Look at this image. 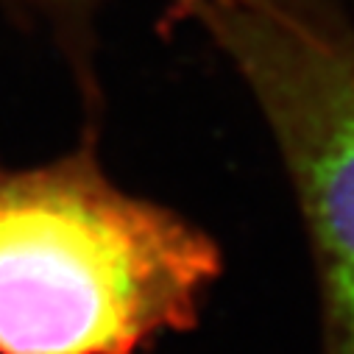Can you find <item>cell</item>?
Returning a JSON list of instances; mask_svg holds the SVG:
<instances>
[{
	"label": "cell",
	"mask_w": 354,
	"mask_h": 354,
	"mask_svg": "<svg viewBox=\"0 0 354 354\" xmlns=\"http://www.w3.org/2000/svg\"><path fill=\"white\" fill-rule=\"evenodd\" d=\"M218 277L204 229L109 179L98 131L0 167V354H145L198 324Z\"/></svg>",
	"instance_id": "cell-1"
},
{
	"label": "cell",
	"mask_w": 354,
	"mask_h": 354,
	"mask_svg": "<svg viewBox=\"0 0 354 354\" xmlns=\"http://www.w3.org/2000/svg\"><path fill=\"white\" fill-rule=\"evenodd\" d=\"M268 120L318 259L326 354H354V37L290 0H190Z\"/></svg>",
	"instance_id": "cell-2"
},
{
	"label": "cell",
	"mask_w": 354,
	"mask_h": 354,
	"mask_svg": "<svg viewBox=\"0 0 354 354\" xmlns=\"http://www.w3.org/2000/svg\"><path fill=\"white\" fill-rule=\"evenodd\" d=\"M9 6L28 12L39 23H45L53 37L62 45V53L67 56L78 90L86 106V120L98 123V109H101V86L95 78V64H93V17L104 6V0H6ZM165 3V26L176 28L185 6L190 0H162Z\"/></svg>",
	"instance_id": "cell-3"
}]
</instances>
